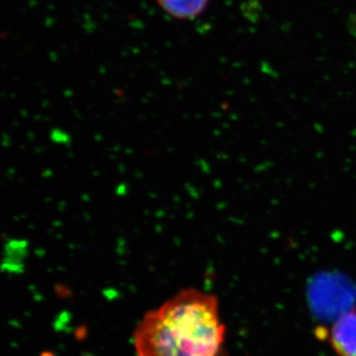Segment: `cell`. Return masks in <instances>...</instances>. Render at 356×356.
Segmentation results:
<instances>
[{
    "label": "cell",
    "mask_w": 356,
    "mask_h": 356,
    "mask_svg": "<svg viewBox=\"0 0 356 356\" xmlns=\"http://www.w3.org/2000/svg\"><path fill=\"white\" fill-rule=\"evenodd\" d=\"M133 341L137 356H229L219 300L195 288L147 312Z\"/></svg>",
    "instance_id": "cell-1"
},
{
    "label": "cell",
    "mask_w": 356,
    "mask_h": 356,
    "mask_svg": "<svg viewBox=\"0 0 356 356\" xmlns=\"http://www.w3.org/2000/svg\"><path fill=\"white\" fill-rule=\"evenodd\" d=\"M330 343L339 356H356V310L346 312L332 325Z\"/></svg>",
    "instance_id": "cell-2"
},
{
    "label": "cell",
    "mask_w": 356,
    "mask_h": 356,
    "mask_svg": "<svg viewBox=\"0 0 356 356\" xmlns=\"http://www.w3.org/2000/svg\"><path fill=\"white\" fill-rule=\"evenodd\" d=\"M210 0H156L159 8L177 20L191 21L200 17Z\"/></svg>",
    "instance_id": "cell-3"
}]
</instances>
